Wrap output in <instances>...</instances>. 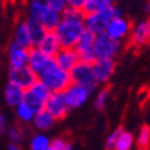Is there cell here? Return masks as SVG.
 Returning <instances> with one entry per match:
<instances>
[{
    "instance_id": "31",
    "label": "cell",
    "mask_w": 150,
    "mask_h": 150,
    "mask_svg": "<svg viewBox=\"0 0 150 150\" xmlns=\"http://www.w3.org/2000/svg\"><path fill=\"white\" fill-rule=\"evenodd\" d=\"M110 89L111 87L110 86H106L96 99V108L98 111H101L104 107H105V104H106V100H107V97H108V93H110Z\"/></svg>"
},
{
    "instance_id": "10",
    "label": "cell",
    "mask_w": 150,
    "mask_h": 150,
    "mask_svg": "<svg viewBox=\"0 0 150 150\" xmlns=\"http://www.w3.org/2000/svg\"><path fill=\"white\" fill-rule=\"evenodd\" d=\"M116 61L113 59H97L92 63V70L97 83H105L115 73Z\"/></svg>"
},
{
    "instance_id": "13",
    "label": "cell",
    "mask_w": 150,
    "mask_h": 150,
    "mask_svg": "<svg viewBox=\"0 0 150 150\" xmlns=\"http://www.w3.org/2000/svg\"><path fill=\"white\" fill-rule=\"evenodd\" d=\"M150 41V18L141 21L136 24L131 32V43L137 47L145 45Z\"/></svg>"
},
{
    "instance_id": "18",
    "label": "cell",
    "mask_w": 150,
    "mask_h": 150,
    "mask_svg": "<svg viewBox=\"0 0 150 150\" xmlns=\"http://www.w3.org/2000/svg\"><path fill=\"white\" fill-rule=\"evenodd\" d=\"M24 22H25V25H26L29 35H30L32 47H37L44 37V35L47 33V30L43 28V25L38 21L33 19L31 17H28Z\"/></svg>"
},
{
    "instance_id": "35",
    "label": "cell",
    "mask_w": 150,
    "mask_h": 150,
    "mask_svg": "<svg viewBox=\"0 0 150 150\" xmlns=\"http://www.w3.org/2000/svg\"><path fill=\"white\" fill-rule=\"evenodd\" d=\"M67 3H68V7H71V8H75V10H81L82 11L86 0H67Z\"/></svg>"
},
{
    "instance_id": "16",
    "label": "cell",
    "mask_w": 150,
    "mask_h": 150,
    "mask_svg": "<svg viewBox=\"0 0 150 150\" xmlns=\"http://www.w3.org/2000/svg\"><path fill=\"white\" fill-rule=\"evenodd\" d=\"M8 62L11 67H22L28 64V56L29 50L19 47L12 42L8 47Z\"/></svg>"
},
{
    "instance_id": "14",
    "label": "cell",
    "mask_w": 150,
    "mask_h": 150,
    "mask_svg": "<svg viewBox=\"0 0 150 150\" xmlns=\"http://www.w3.org/2000/svg\"><path fill=\"white\" fill-rule=\"evenodd\" d=\"M55 63L57 64L61 69L69 71L75 64L79 62V57H78V54L73 48H61L60 51L55 55L54 57Z\"/></svg>"
},
{
    "instance_id": "11",
    "label": "cell",
    "mask_w": 150,
    "mask_h": 150,
    "mask_svg": "<svg viewBox=\"0 0 150 150\" xmlns=\"http://www.w3.org/2000/svg\"><path fill=\"white\" fill-rule=\"evenodd\" d=\"M52 57H48L42 51H40L38 48H31L29 49V56H28V67L38 76L42 73V70L47 67V64L50 62Z\"/></svg>"
},
{
    "instance_id": "6",
    "label": "cell",
    "mask_w": 150,
    "mask_h": 150,
    "mask_svg": "<svg viewBox=\"0 0 150 150\" xmlns=\"http://www.w3.org/2000/svg\"><path fill=\"white\" fill-rule=\"evenodd\" d=\"M94 38H96V35L93 32L88 30H85L82 32L79 41L73 48L78 54L79 61L93 63L97 60L94 55Z\"/></svg>"
},
{
    "instance_id": "39",
    "label": "cell",
    "mask_w": 150,
    "mask_h": 150,
    "mask_svg": "<svg viewBox=\"0 0 150 150\" xmlns=\"http://www.w3.org/2000/svg\"><path fill=\"white\" fill-rule=\"evenodd\" d=\"M71 148H73V144H71L70 142H68V143L66 144V146H64L62 150H71Z\"/></svg>"
},
{
    "instance_id": "23",
    "label": "cell",
    "mask_w": 150,
    "mask_h": 150,
    "mask_svg": "<svg viewBox=\"0 0 150 150\" xmlns=\"http://www.w3.org/2000/svg\"><path fill=\"white\" fill-rule=\"evenodd\" d=\"M115 1H116V0H86L82 11H83L85 14L93 13V12L104 10L106 7L113 6Z\"/></svg>"
},
{
    "instance_id": "2",
    "label": "cell",
    "mask_w": 150,
    "mask_h": 150,
    "mask_svg": "<svg viewBox=\"0 0 150 150\" xmlns=\"http://www.w3.org/2000/svg\"><path fill=\"white\" fill-rule=\"evenodd\" d=\"M37 78L51 92H63L70 85L69 71L61 69L55 63L54 59L50 60V62Z\"/></svg>"
},
{
    "instance_id": "1",
    "label": "cell",
    "mask_w": 150,
    "mask_h": 150,
    "mask_svg": "<svg viewBox=\"0 0 150 150\" xmlns=\"http://www.w3.org/2000/svg\"><path fill=\"white\" fill-rule=\"evenodd\" d=\"M85 13L81 10H75L71 7H66L61 12V21L55 29L61 48H74L80 36L86 30L85 24Z\"/></svg>"
},
{
    "instance_id": "4",
    "label": "cell",
    "mask_w": 150,
    "mask_h": 150,
    "mask_svg": "<svg viewBox=\"0 0 150 150\" xmlns=\"http://www.w3.org/2000/svg\"><path fill=\"white\" fill-rule=\"evenodd\" d=\"M69 78L70 83L82 86L91 92H93L97 87V82L92 70V63L79 61L69 70Z\"/></svg>"
},
{
    "instance_id": "20",
    "label": "cell",
    "mask_w": 150,
    "mask_h": 150,
    "mask_svg": "<svg viewBox=\"0 0 150 150\" xmlns=\"http://www.w3.org/2000/svg\"><path fill=\"white\" fill-rule=\"evenodd\" d=\"M55 118L48 113V112L45 110L41 111L40 113H37L35 115L33 119H32V123H33V126L37 129V130H40V131H47L49 129H51L55 124Z\"/></svg>"
},
{
    "instance_id": "27",
    "label": "cell",
    "mask_w": 150,
    "mask_h": 150,
    "mask_svg": "<svg viewBox=\"0 0 150 150\" xmlns=\"http://www.w3.org/2000/svg\"><path fill=\"white\" fill-rule=\"evenodd\" d=\"M132 143H134L132 134L127 132V131H123L117 138L112 150H130L131 146H132Z\"/></svg>"
},
{
    "instance_id": "33",
    "label": "cell",
    "mask_w": 150,
    "mask_h": 150,
    "mask_svg": "<svg viewBox=\"0 0 150 150\" xmlns=\"http://www.w3.org/2000/svg\"><path fill=\"white\" fill-rule=\"evenodd\" d=\"M48 4H49V7L57 11V12H62L66 7H68V3L67 0H48Z\"/></svg>"
},
{
    "instance_id": "32",
    "label": "cell",
    "mask_w": 150,
    "mask_h": 150,
    "mask_svg": "<svg viewBox=\"0 0 150 150\" xmlns=\"http://www.w3.org/2000/svg\"><path fill=\"white\" fill-rule=\"evenodd\" d=\"M124 131V127L120 125V126H118L115 131H112V134L108 136V138H107V141H106V144H105V150H112L113 149V145H115V143H116V141H117V138L119 137V135Z\"/></svg>"
},
{
    "instance_id": "24",
    "label": "cell",
    "mask_w": 150,
    "mask_h": 150,
    "mask_svg": "<svg viewBox=\"0 0 150 150\" xmlns=\"http://www.w3.org/2000/svg\"><path fill=\"white\" fill-rule=\"evenodd\" d=\"M23 103H25L28 105V107L32 111L33 115H37V113H40L41 111H43L44 110V105H45L44 101L40 100L38 98H36L29 89H26L25 93H24Z\"/></svg>"
},
{
    "instance_id": "8",
    "label": "cell",
    "mask_w": 150,
    "mask_h": 150,
    "mask_svg": "<svg viewBox=\"0 0 150 150\" xmlns=\"http://www.w3.org/2000/svg\"><path fill=\"white\" fill-rule=\"evenodd\" d=\"M44 110L55 118V120L64 119L69 112V107L66 103L63 92H51L45 101Z\"/></svg>"
},
{
    "instance_id": "37",
    "label": "cell",
    "mask_w": 150,
    "mask_h": 150,
    "mask_svg": "<svg viewBox=\"0 0 150 150\" xmlns=\"http://www.w3.org/2000/svg\"><path fill=\"white\" fill-rule=\"evenodd\" d=\"M7 150H23V148H22L19 144H16V143L10 142V143L7 144Z\"/></svg>"
},
{
    "instance_id": "40",
    "label": "cell",
    "mask_w": 150,
    "mask_h": 150,
    "mask_svg": "<svg viewBox=\"0 0 150 150\" xmlns=\"http://www.w3.org/2000/svg\"><path fill=\"white\" fill-rule=\"evenodd\" d=\"M45 150H54V149H52V148H51V146H50V145H49V146H48V148H47V149H45Z\"/></svg>"
},
{
    "instance_id": "30",
    "label": "cell",
    "mask_w": 150,
    "mask_h": 150,
    "mask_svg": "<svg viewBox=\"0 0 150 150\" xmlns=\"http://www.w3.org/2000/svg\"><path fill=\"white\" fill-rule=\"evenodd\" d=\"M149 144H150V127L148 125H143L139 130L138 138H137L138 150H148Z\"/></svg>"
},
{
    "instance_id": "5",
    "label": "cell",
    "mask_w": 150,
    "mask_h": 150,
    "mask_svg": "<svg viewBox=\"0 0 150 150\" xmlns=\"http://www.w3.org/2000/svg\"><path fill=\"white\" fill-rule=\"evenodd\" d=\"M122 48L119 40L112 38L106 32L96 35L94 38V55L96 59H113L118 55Z\"/></svg>"
},
{
    "instance_id": "34",
    "label": "cell",
    "mask_w": 150,
    "mask_h": 150,
    "mask_svg": "<svg viewBox=\"0 0 150 150\" xmlns=\"http://www.w3.org/2000/svg\"><path fill=\"white\" fill-rule=\"evenodd\" d=\"M67 143L68 142L64 137H57V138H54L52 141H50V146L54 150H62Z\"/></svg>"
},
{
    "instance_id": "9",
    "label": "cell",
    "mask_w": 150,
    "mask_h": 150,
    "mask_svg": "<svg viewBox=\"0 0 150 150\" xmlns=\"http://www.w3.org/2000/svg\"><path fill=\"white\" fill-rule=\"evenodd\" d=\"M89 93H92V92L82 86L70 83L63 91V96H64L66 103L69 108H76L86 103V100L89 97Z\"/></svg>"
},
{
    "instance_id": "38",
    "label": "cell",
    "mask_w": 150,
    "mask_h": 150,
    "mask_svg": "<svg viewBox=\"0 0 150 150\" xmlns=\"http://www.w3.org/2000/svg\"><path fill=\"white\" fill-rule=\"evenodd\" d=\"M143 11L145 14H150V0H146L144 6H143Z\"/></svg>"
},
{
    "instance_id": "36",
    "label": "cell",
    "mask_w": 150,
    "mask_h": 150,
    "mask_svg": "<svg viewBox=\"0 0 150 150\" xmlns=\"http://www.w3.org/2000/svg\"><path fill=\"white\" fill-rule=\"evenodd\" d=\"M7 131V123H6V118L5 116L0 112V137L4 136Z\"/></svg>"
},
{
    "instance_id": "29",
    "label": "cell",
    "mask_w": 150,
    "mask_h": 150,
    "mask_svg": "<svg viewBox=\"0 0 150 150\" xmlns=\"http://www.w3.org/2000/svg\"><path fill=\"white\" fill-rule=\"evenodd\" d=\"M14 108H16V116H17V118L19 119L22 123H26L28 124V123L32 122L35 115L32 113V111L28 107V105L25 103H21L19 105L16 106Z\"/></svg>"
},
{
    "instance_id": "22",
    "label": "cell",
    "mask_w": 150,
    "mask_h": 150,
    "mask_svg": "<svg viewBox=\"0 0 150 150\" xmlns=\"http://www.w3.org/2000/svg\"><path fill=\"white\" fill-rule=\"evenodd\" d=\"M49 4L48 0H30L29 3V17L33 18L36 21H40L42 16L49 10Z\"/></svg>"
},
{
    "instance_id": "26",
    "label": "cell",
    "mask_w": 150,
    "mask_h": 150,
    "mask_svg": "<svg viewBox=\"0 0 150 150\" xmlns=\"http://www.w3.org/2000/svg\"><path fill=\"white\" fill-rule=\"evenodd\" d=\"M6 132L8 135V139L12 143L21 145L25 141V129L21 125H18V124H14V125L10 126Z\"/></svg>"
},
{
    "instance_id": "3",
    "label": "cell",
    "mask_w": 150,
    "mask_h": 150,
    "mask_svg": "<svg viewBox=\"0 0 150 150\" xmlns=\"http://www.w3.org/2000/svg\"><path fill=\"white\" fill-rule=\"evenodd\" d=\"M119 17H123V11L115 5L97 12L85 14V19H83L85 29L93 32L94 35L105 32L110 22L113 18H119Z\"/></svg>"
},
{
    "instance_id": "19",
    "label": "cell",
    "mask_w": 150,
    "mask_h": 150,
    "mask_svg": "<svg viewBox=\"0 0 150 150\" xmlns=\"http://www.w3.org/2000/svg\"><path fill=\"white\" fill-rule=\"evenodd\" d=\"M13 42L16 44H18L19 47L29 50L32 47V43H31V38H30V35H29V31H28V28L25 25V22H19L16 26V30H14V37H13Z\"/></svg>"
},
{
    "instance_id": "25",
    "label": "cell",
    "mask_w": 150,
    "mask_h": 150,
    "mask_svg": "<svg viewBox=\"0 0 150 150\" xmlns=\"http://www.w3.org/2000/svg\"><path fill=\"white\" fill-rule=\"evenodd\" d=\"M29 91L32 93V94L36 97V98H38L40 100H42V101H47V99L49 98V96H50V93H51V91L41 81V80H38L37 79V81L29 88Z\"/></svg>"
},
{
    "instance_id": "17",
    "label": "cell",
    "mask_w": 150,
    "mask_h": 150,
    "mask_svg": "<svg viewBox=\"0 0 150 150\" xmlns=\"http://www.w3.org/2000/svg\"><path fill=\"white\" fill-rule=\"evenodd\" d=\"M24 93L25 91L23 88H21L19 86H17L12 82H7L5 86V91H4V99L5 103L11 106V107H16L21 103H23V98H24Z\"/></svg>"
},
{
    "instance_id": "15",
    "label": "cell",
    "mask_w": 150,
    "mask_h": 150,
    "mask_svg": "<svg viewBox=\"0 0 150 150\" xmlns=\"http://www.w3.org/2000/svg\"><path fill=\"white\" fill-rule=\"evenodd\" d=\"M36 48H38L40 51H42L48 57H55V55L57 54L61 49V44L59 42V38L54 31H47L42 41Z\"/></svg>"
},
{
    "instance_id": "12",
    "label": "cell",
    "mask_w": 150,
    "mask_h": 150,
    "mask_svg": "<svg viewBox=\"0 0 150 150\" xmlns=\"http://www.w3.org/2000/svg\"><path fill=\"white\" fill-rule=\"evenodd\" d=\"M130 31H131L130 22L127 19H125L124 17H119V18H113V19L110 22L105 32L108 36H111L112 38L120 41L122 38H124V37H126L129 35Z\"/></svg>"
},
{
    "instance_id": "7",
    "label": "cell",
    "mask_w": 150,
    "mask_h": 150,
    "mask_svg": "<svg viewBox=\"0 0 150 150\" xmlns=\"http://www.w3.org/2000/svg\"><path fill=\"white\" fill-rule=\"evenodd\" d=\"M37 75L28 67H11L8 68V81L19 86L24 91L29 89L36 81H37Z\"/></svg>"
},
{
    "instance_id": "21",
    "label": "cell",
    "mask_w": 150,
    "mask_h": 150,
    "mask_svg": "<svg viewBox=\"0 0 150 150\" xmlns=\"http://www.w3.org/2000/svg\"><path fill=\"white\" fill-rule=\"evenodd\" d=\"M60 21H61V13L52 10V8H49L42 16V18L38 22L43 25V28L47 31H55V29H56V26L59 25Z\"/></svg>"
},
{
    "instance_id": "28",
    "label": "cell",
    "mask_w": 150,
    "mask_h": 150,
    "mask_svg": "<svg viewBox=\"0 0 150 150\" xmlns=\"http://www.w3.org/2000/svg\"><path fill=\"white\" fill-rule=\"evenodd\" d=\"M49 145H50L49 137L43 134H38V135L32 136V138L30 139L29 149L30 150H45Z\"/></svg>"
}]
</instances>
